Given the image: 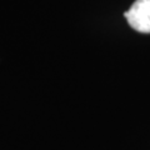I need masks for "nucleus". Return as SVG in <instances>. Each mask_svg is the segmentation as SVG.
I'll return each mask as SVG.
<instances>
[{
	"label": "nucleus",
	"instance_id": "f257e3e1",
	"mask_svg": "<svg viewBox=\"0 0 150 150\" xmlns=\"http://www.w3.org/2000/svg\"><path fill=\"white\" fill-rule=\"evenodd\" d=\"M124 15L134 30L150 34V0H137Z\"/></svg>",
	"mask_w": 150,
	"mask_h": 150
}]
</instances>
